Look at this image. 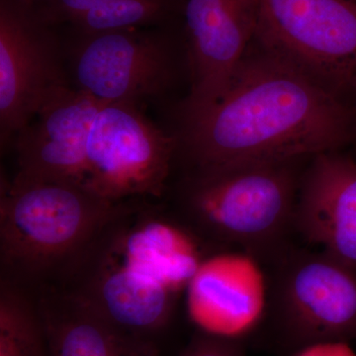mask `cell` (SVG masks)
<instances>
[{
  "instance_id": "cell-1",
  "label": "cell",
  "mask_w": 356,
  "mask_h": 356,
  "mask_svg": "<svg viewBox=\"0 0 356 356\" xmlns=\"http://www.w3.org/2000/svg\"><path fill=\"white\" fill-rule=\"evenodd\" d=\"M356 140L346 97L252 42L221 97L184 117L188 175L311 159Z\"/></svg>"
},
{
  "instance_id": "cell-4",
  "label": "cell",
  "mask_w": 356,
  "mask_h": 356,
  "mask_svg": "<svg viewBox=\"0 0 356 356\" xmlns=\"http://www.w3.org/2000/svg\"><path fill=\"white\" fill-rule=\"evenodd\" d=\"M310 159L187 175L172 215L215 252L236 248L270 264L290 247Z\"/></svg>"
},
{
  "instance_id": "cell-20",
  "label": "cell",
  "mask_w": 356,
  "mask_h": 356,
  "mask_svg": "<svg viewBox=\"0 0 356 356\" xmlns=\"http://www.w3.org/2000/svg\"><path fill=\"white\" fill-rule=\"evenodd\" d=\"M350 96L351 97V105H353V110H355L356 114V79L355 81H353V86H351Z\"/></svg>"
},
{
  "instance_id": "cell-13",
  "label": "cell",
  "mask_w": 356,
  "mask_h": 356,
  "mask_svg": "<svg viewBox=\"0 0 356 356\" xmlns=\"http://www.w3.org/2000/svg\"><path fill=\"white\" fill-rule=\"evenodd\" d=\"M58 79L50 48L27 18L0 11V125L2 142L22 130Z\"/></svg>"
},
{
  "instance_id": "cell-12",
  "label": "cell",
  "mask_w": 356,
  "mask_h": 356,
  "mask_svg": "<svg viewBox=\"0 0 356 356\" xmlns=\"http://www.w3.org/2000/svg\"><path fill=\"white\" fill-rule=\"evenodd\" d=\"M294 229L306 242L356 266V161L317 154L302 177Z\"/></svg>"
},
{
  "instance_id": "cell-14",
  "label": "cell",
  "mask_w": 356,
  "mask_h": 356,
  "mask_svg": "<svg viewBox=\"0 0 356 356\" xmlns=\"http://www.w3.org/2000/svg\"><path fill=\"white\" fill-rule=\"evenodd\" d=\"M32 296L50 356H161L154 341L124 331L69 290Z\"/></svg>"
},
{
  "instance_id": "cell-15",
  "label": "cell",
  "mask_w": 356,
  "mask_h": 356,
  "mask_svg": "<svg viewBox=\"0 0 356 356\" xmlns=\"http://www.w3.org/2000/svg\"><path fill=\"white\" fill-rule=\"evenodd\" d=\"M0 356H50L32 295L3 280L0 282Z\"/></svg>"
},
{
  "instance_id": "cell-18",
  "label": "cell",
  "mask_w": 356,
  "mask_h": 356,
  "mask_svg": "<svg viewBox=\"0 0 356 356\" xmlns=\"http://www.w3.org/2000/svg\"><path fill=\"white\" fill-rule=\"evenodd\" d=\"M295 356H356V353L348 343L332 341L306 346Z\"/></svg>"
},
{
  "instance_id": "cell-11",
  "label": "cell",
  "mask_w": 356,
  "mask_h": 356,
  "mask_svg": "<svg viewBox=\"0 0 356 356\" xmlns=\"http://www.w3.org/2000/svg\"><path fill=\"white\" fill-rule=\"evenodd\" d=\"M259 262L243 252L208 257L186 291L191 320L201 331L240 339L259 324L268 288Z\"/></svg>"
},
{
  "instance_id": "cell-7",
  "label": "cell",
  "mask_w": 356,
  "mask_h": 356,
  "mask_svg": "<svg viewBox=\"0 0 356 356\" xmlns=\"http://www.w3.org/2000/svg\"><path fill=\"white\" fill-rule=\"evenodd\" d=\"M254 41L343 96L356 79V0H261Z\"/></svg>"
},
{
  "instance_id": "cell-2",
  "label": "cell",
  "mask_w": 356,
  "mask_h": 356,
  "mask_svg": "<svg viewBox=\"0 0 356 356\" xmlns=\"http://www.w3.org/2000/svg\"><path fill=\"white\" fill-rule=\"evenodd\" d=\"M211 252L172 213L140 200L105 227L60 288L124 331L154 341Z\"/></svg>"
},
{
  "instance_id": "cell-9",
  "label": "cell",
  "mask_w": 356,
  "mask_h": 356,
  "mask_svg": "<svg viewBox=\"0 0 356 356\" xmlns=\"http://www.w3.org/2000/svg\"><path fill=\"white\" fill-rule=\"evenodd\" d=\"M261 0H187L191 90L184 117L217 102L254 41Z\"/></svg>"
},
{
  "instance_id": "cell-5",
  "label": "cell",
  "mask_w": 356,
  "mask_h": 356,
  "mask_svg": "<svg viewBox=\"0 0 356 356\" xmlns=\"http://www.w3.org/2000/svg\"><path fill=\"white\" fill-rule=\"evenodd\" d=\"M268 266L267 308L283 343L300 350L355 339V264L290 245Z\"/></svg>"
},
{
  "instance_id": "cell-17",
  "label": "cell",
  "mask_w": 356,
  "mask_h": 356,
  "mask_svg": "<svg viewBox=\"0 0 356 356\" xmlns=\"http://www.w3.org/2000/svg\"><path fill=\"white\" fill-rule=\"evenodd\" d=\"M178 356H245L240 339L201 331Z\"/></svg>"
},
{
  "instance_id": "cell-16",
  "label": "cell",
  "mask_w": 356,
  "mask_h": 356,
  "mask_svg": "<svg viewBox=\"0 0 356 356\" xmlns=\"http://www.w3.org/2000/svg\"><path fill=\"white\" fill-rule=\"evenodd\" d=\"M163 7V0H107L72 22L86 35L135 29L158 19Z\"/></svg>"
},
{
  "instance_id": "cell-10",
  "label": "cell",
  "mask_w": 356,
  "mask_h": 356,
  "mask_svg": "<svg viewBox=\"0 0 356 356\" xmlns=\"http://www.w3.org/2000/svg\"><path fill=\"white\" fill-rule=\"evenodd\" d=\"M102 104L62 83L53 86L35 114L36 121L20 131L14 177L83 188L86 140Z\"/></svg>"
},
{
  "instance_id": "cell-8",
  "label": "cell",
  "mask_w": 356,
  "mask_h": 356,
  "mask_svg": "<svg viewBox=\"0 0 356 356\" xmlns=\"http://www.w3.org/2000/svg\"><path fill=\"white\" fill-rule=\"evenodd\" d=\"M74 72L76 89L98 102L135 105L170 86L172 51L163 40L134 29L88 35Z\"/></svg>"
},
{
  "instance_id": "cell-19",
  "label": "cell",
  "mask_w": 356,
  "mask_h": 356,
  "mask_svg": "<svg viewBox=\"0 0 356 356\" xmlns=\"http://www.w3.org/2000/svg\"><path fill=\"white\" fill-rule=\"evenodd\" d=\"M56 1L60 10L70 20L74 21L91 9L102 6L107 0H56Z\"/></svg>"
},
{
  "instance_id": "cell-6",
  "label": "cell",
  "mask_w": 356,
  "mask_h": 356,
  "mask_svg": "<svg viewBox=\"0 0 356 356\" xmlns=\"http://www.w3.org/2000/svg\"><path fill=\"white\" fill-rule=\"evenodd\" d=\"M177 151L135 105L102 104L86 140L83 188L113 203L161 198Z\"/></svg>"
},
{
  "instance_id": "cell-3",
  "label": "cell",
  "mask_w": 356,
  "mask_h": 356,
  "mask_svg": "<svg viewBox=\"0 0 356 356\" xmlns=\"http://www.w3.org/2000/svg\"><path fill=\"white\" fill-rule=\"evenodd\" d=\"M136 201L110 202L64 182L6 181L0 198L1 280L31 295L62 286L105 227Z\"/></svg>"
}]
</instances>
